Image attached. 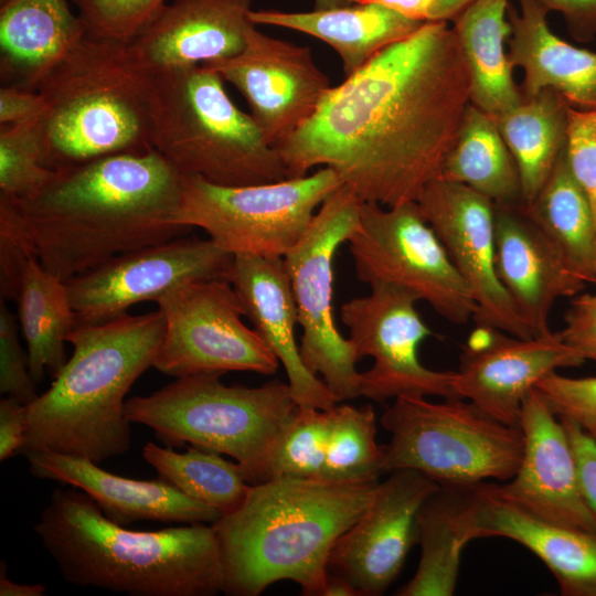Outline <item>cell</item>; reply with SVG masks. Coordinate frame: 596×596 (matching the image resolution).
<instances>
[{
    "label": "cell",
    "mask_w": 596,
    "mask_h": 596,
    "mask_svg": "<svg viewBox=\"0 0 596 596\" xmlns=\"http://www.w3.org/2000/svg\"><path fill=\"white\" fill-rule=\"evenodd\" d=\"M471 79L447 21L427 20L339 84L275 149L287 179L331 168L363 202L416 201L439 178Z\"/></svg>",
    "instance_id": "cell-1"
},
{
    "label": "cell",
    "mask_w": 596,
    "mask_h": 596,
    "mask_svg": "<svg viewBox=\"0 0 596 596\" xmlns=\"http://www.w3.org/2000/svg\"><path fill=\"white\" fill-rule=\"evenodd\" d=\"M54 170L31 198L0 194V214L43 268L64 281L191 230L175 223L181 174L153 148Z\"/></svg>",
    "instance_id": "cell-2"
},
{
    "label": "cell",
    "mask_w": 596,
    "mask_h": 596,
    "mask_svg": "<svg viewBox=\"0 0 596 596\" xmlns=\"http://www.w3.org/2000/svg\"><path fill=\"white\" fill-rule=\"evenodd\" d=\"M379 478H275L252 485L243 503L213 528L223 587L230 596H257L279 581L322 596L337 540L365 512Z\"/></svg>",
    "instance_id": "cell-3"
},
{
    "label": "cell",
    "mask_w": 596,
    "mask_h": 596,
    "mask_svg": "<svg viewBox=\"0 0 596 596\" xmlns=\"http://www.w3.org/2000/svg\"><path fill=\"white\" fill-rule=\"evenodd\" d=\"M33 531L64 581L76 586L131 596L222 593L212 524L131 531L109 520L84 491L56 488Z\"/></svg>",
    "instance_id": "cell-4"
},
{
    "label": "cell",
    "mask_w": 596,
    "mask_h": 596,
    "mask_svg": "<svg viewBox=\"0 0 596 596\" xmlns=\"http://www.w3.org/2000/svg\"><path fill=\"white\" fill-rule=\"evenodd\" d=\"M166 321L157 310L75 326L71 358L28 408V434L18 455L50 450L100 464L129 451L126 395L153 365Z\"/></svg>",
    "instance_id": "cell-5"
},
{
    "label": "cell",
    "mask_w": 596,
    "mask_h": 596,
    "mask_svg": "<svg viewBox=\"0 0 596 596\" xmlns=\"http://www.w3.org/2000/svg\"><path fill=\"white\" fill-rule=\"evenodd\" d=\"M155 72L130 42L87 32L39 78V119L51 169L151 149Z\"/></svg>",
    "instance_id": "cell-6"
},
{
    "label": "cell",
    "mask_w": 596,
    "mask_h": 596,
    "mask_svg": "<svg viewBox=\"0 0 596 596\" xmlns=\"http://www.w3.org/2000/svg\"><path fill=\"white\" fill-rule=\"evenodd\" d=\"M151 147L181 175L220 185L287 179L277 150L233 103L221 75L205 65L155 72Z\"/></svg>",
    "instance_id": "cell-7"
},
{
    "label": "cell",
    "mask_w": 596,
    "mask_h": 596,
    "mask_svg": "<svg viewBox=\"0 0 596 596\" xmlns=\"http://www.w3.org/2000/svg\"><path fill=\"white\" fill-rule=\"evenodd\" d=\"M221 375L180 376L149 395L132 396L125 403L126 417L170 447L189 443L232 457L251 485L267 481L275 444L299 406L288 383L226 385Z\"/></svg>",
    "instance_id": "cell-8"
},
{
    "label": "cell",
    "mask_w": 596,
    "mask_h": 596,
    "mask_svg": "<svg viewBox=\"0 0 596 596\" xmlns=\"http://www.w3.org/2000/svg\"><path fill=\"white\" fill-rule=\"evenodd\" d=\"M391 434L383 471L413 469L441 487L468 488L487 479L509 481L523 454L520 427L503 424L471 402L400 396L381 417Z\"/></svg>",
    "instance_id": "cell-9"
},
{
    "label": "cell",
    "mask_w": 596,
    "mask_h": 596,
    "mask_svg": "<svg viewBox=\"0 0 596 596\" xmlns=\"http://www.w3.org/2000/svg\"><path fill=\"white\" fill-rule=\"evenodd\" d=\"M340 185L328 167L300 178L237 187L181 175L175 223L202 228L232 255L284 257Z\"/></svg>",
    "instance_id": "cell-10"
},
{
    "label": "cell",
    "mask_w": 596,
    "mask_h": 596,
    "mask_svg": "<svg viewBox=\"0 0 596 596\" xmlns=\"http://www.w3.org/2000/svg\"><path fill=\"white\" fill-rule=\"evenodd\" d=\"M363 201L340 185L319 206L301 240L284 256L302 329L300 354L305 365L321 375L339 402L360 395L354 347L334 320V257L360 225Z\"/></svg>",
    "instance_id": "cell-11"
},
{
    "label": "cell",
    "mask_w": 596,
    "mask_h": 596,
    "mask_svg": "<svg viewBox=\"0 0 596 596\" xmlns=\"http://www.w3.org/2000/svg\"><path fill=\"white\" fill-rule=\"evenodd\" d=\"M347 243L360 281L405 288L458 326L473 319L472 295L416 201L362 202L360 225Z\"/></svg>",
    "instance_id": "cell-12"
},
{
    "label": "cell",
    "mask_w": 596,
    "mask_h": 596,
    "mask_svg": "<svg viewBox=\"0 0 596 596\" xmlns=\"http://www.w3.org/2000/svg\"><path fill=\"white\" fill-rule=\"evenodd\" d=\"M166 321L153 361L174 376L248 371L270 375L279 361L260 336L243 321V305L226 279L180 284L157 301Z\"/></svg>",
    "instance_id": "cell-13"
},
{
    "label": "cell",
    "mask_w": 596,
    "mask_h": 596,
    "mask_svg": "<svg viewBox=\"0 0 596 596\" xmlns=\"http://www.w3.org/2000/svg\"><path fill=\"white\" fill-rule=\"evenodd\" d=\"M370 287L369 295L341 307V320L358 360H374L360 374V395L376 402L400 396L457 397L455 371L428 369L418 358L421 343L434 334L416 309L418 297L391 284Z\"/></svg>",
    "instance_id": "cell-14"
},
{
    "label": "cell",
    "mask_w": 596,
    "mask_h": 596,
    "mask_svg": "<svg viewBox=\"0 0 596 596\" xmlns=\"http://www.w3.org/2000/svg\"><path fill=\"white\" fill-rule=\"evenodd\" d=\"M233 257L211 240L184 235L116 256L65 281L75 326L117 318L180 284L226 279Z\"/></svg>",
    "instance_id": "cell-15"
},
{
    "label": "cell",
    "mask_w": 596,
    "mask_h": 596,
    "mask_svg": "<svg viewBox=\"0 0 596 596\" xmlns=\"http://www.w3.org/2000/svg\"><path fill=\"white\" fill-rule=\"evenodd\" d=\"M416 202L472 295L477 326L519 338L535 337L497 273L494 203L465 184L443 178L429 181Z\"/></svg>",
    "instance_id": "cell-16"
},
{
    "label": "cell",
    "mask_w": 596,
    "mask_h": 596,
    "mask_svg": "<svg viewBox=\"0 0 596 596\" xmlns=\"http://www.w3.org/2000/svg\"><path fill=\"white\" fill-rule=\"evenodd\" d=\"M202 65L237 88L274 148L315 114L331 87L308 46L269 36L254 23L247 26L238 54Z\"/></svg>",
    "instance_id": "cell-17"
},
{
    "label": "cell",
    "mask_w": 596,
    "mask_h": 596,
    "mask_svg": "<svg viewBox=\"0 0 596 596\" xmlns=\"http://www.w3.org/2000/svg\"><path fill=\"white\" fill-rule=\"evenodd\" d=\"M438 488L416 470L391 471L365 512L334 543L328 574L344 578L360 596L382 595L417 543V513Z\"/></svg>",
    "instance_id": "cell-18"
},
{
    "label": "cell",
    "mask_w": 596,
    "mask_h": 596,
    "mask_svg": "<svg viewBox=\"0 0 596 596\" xmlns=\"http://www.w3.org/2000/svg\"><path fill=\"white\" fill-rule=\"evenodd\" d=\"M584 363L560 332L525 339L477 326L462 347L453 387L457 397L503 424L519 427L523 401L539 381L557 369Z\"/></svg>",
    "instance_id": "cell-19"
},
{
    "label": "cell",
    "mask_w": 596,
    "mask_h": 596,
    "mask_svg": "<svg viewBox=\"0 0 596 596\" xmlns=\"http://www.w3.org/2000/svg\"><path fill=\"white\" fill-rule=\"evenodd\" d=\"M519 427L522 458L515 475L499 485L501 491L540 519L596 533L568 434L535 387L523 401Z\"/></svg>",
    "instance_id": "cell-20"
},
{
    "label": "cell",
    "mask_w": 596,
    "mask_h": 596,
    "mask_svg": "<svg viewBox=\"0 0 596 596\" xmlns=\"http://www.w3.org/2000/svg\"><path fill=\"white\" fill-rule=\"evenodd\" d=\"M226 280L244 315L283 364L299 407L329 409L339 403L327 384L305 365L295 329L297 308L284 257L234 255Z\"/></svg>",
    "instance_id": "cell-21"
},
{
    "label": "cell",
    "mask_w": 596,
    "mask_h": 596,
    "mask_svg": "<svg viewBox=\"0 0 596 596\" xmlns=\"http://www.w3.org/2000/svg\"><path fill=\"white\" fill-rule=\"evenodd\" d=\"M494 234L501 284L532 333H549L554 304L578 295L586 283L566 267L523 203H494Z\"/></svg>",
    "instance_id": "cell-22"
},
{
    "label": "cell",
    "mask_w": 596,
    "mask_h": 596,
    "mask_svg": "<svg viewBox=\"0 0 596 596\" xmlns=\"http://www.w3.org/2000/svg\"><path fill=\"white\" fill-rule=\"evenodd\" d=\"M29 471L88 494L113 522L127 526L139 521L213 524L221 513L195 501L166 479L135 480L114 475L88 459L34 450L25 454Z\"/></svg>",
    "instance_id": "cell-23"
},
{
    "label": "cell",
    "mask_w": 596,
    "mask_h": 596,
    "mask_svg": "<svg viewBox=\"0 0 596 596\" xmlns=\"http://www.w3.org/2000/svg\"><path fill=\"white\" fill-rule=\"evenodd\" d=\"M255 0H170L130 42L153 72L238 54Z\"/></svg>",
    "instance_id": "cell-24"
},
{
    "label": "cell",
    "mask_w": 596,
    "mask_h": 596,
    "mask_svg": "<svg viewBox=\"0 0 596 596\" xmlns=\"http://www.w3.org/2000/svg\"><path fill=\"white\" fill-rule=\"evenodd\" d=\"M473 538L502 536L535 554L564 596H596V533L540 519L509 499L498 483L471 488Z\"/></svg>",
    "instance_id": "cell-25"
},
{
    "label": "cell",
    "mask_w": 596,
    "mask_h": 596,
    "mask_svg": "<svg viewBox=\"0 0 596 596\" xmlns=\"http://www.w3.org/2000/svg\"><path fill=\"white\" fill-rule=\"evenodd\" d=\"M520 10L509 4L511 34L508 57L524 71L520 86L523 99L551 88L570 106L596 109V53L576 47L549 28L547 10L536 0H519Z\"/></svg>",
    "instance_id": "cell-26"
},
{
    "label": "cell",
    "mask_w": 596,
    "mask_h": 596,
    "mask_svg": "<svg viewBox=\"0 0 596 596\" xmlns=\"http://www.w3.org/2000/svg\"><path fill=\"white\" fill-rule=\"evenodd\" d=\"M88 32L67 0H6L0 3L2 86L34 91L42 74Z\"/></svg>",
    "instance_id": "cell-27"
},
{
    "label": "cell",
    "mask_w": 596,
    "mask_h": 596,
    "mask_svg": "<svg viewBox=\"0 0 596 596\" xmlns=\"http://www.w3.org/2000/svg\"><path fill=\"white\" fill-rule=\"evenodd\" d=\"M248 19L255 25L291 29L326 42L339 54L347 76L425 22L375 3H349L308 12L252 10Z\"/></svg>",
    "instance_id": "cell-28"
},
{
    "label": "cell",
    "mask_w": 596,
    "mask_h": 596,
    "mask_svg": "<svg viewBox=\"0 0 596 596\" xmlns=\"http://www.w3.org/2000/svg\"><path fill=\"white\" fill-rule=\"evenodd\" d=\"M508 6L509 0H473L453 20L470 74V103L490 116L523 100L504 50L511 34Z\"/></svg>",
    "instance_id": "cell-29"
},
{
    "label": "cell",
    "mask_w": 596,
    "mask_h": 596,
    "mask_svg": "<svg viewBox=\"0 0 596 596\" xmlns=\"http://www.w3.org/2000/svg\"><path fill=\"white\" fill-rule=\"evenodd\" d=\"M421 560L415 575L398 596H451L456 589L464 546L473 539L471 487H441L417 513Z\"/></svg>",
    "instance_id": "cell-30"
},
{
    "label": "cell",
    "mask_w": 596,
    "mask_h": 596,
    "mask_svg": "<svg viewBox=\"0 0 596 596\" xmlns=\"http://www.w3.org/2000/svg\"><path fill=\"white\" fill-rule=\"evenodd\" d=\"M568 104L553 89L491 116L517 164L522 201L536 196L566 147Z\"/></svg>",
    "instance_id": "cell-31"
},
{
    "label": "cell",
    "mask_w": 596,
    "mask_h": 596,
    "mask_svg": "<svg viewBox=\"0 0 596 596\" xmlns=\"http://www.w3.org/2000/svg\"><path fill=\"white\" fill-rule=\"evenodd\" d=\"M524 210L566 267L584 283L596 284V223L589 201L572 174L565 150Z\"/></svg>",
    "instance_id": "cell-32"
},
{
    "label": "cell",
    "mask_w": 596,
    "mask_h": 596,
    "mask_svg": "<svg viewBox=\"0 0 596 596\" xmlns=\"http://www.w3.org/2000/svg\"><path fill=\"white\" fill-rule=\"evenodd\" d=\"M15 301L29 371L38 385L45 371L55 377L65 365L64 343L75 327V315L65 281L43 268L35 256L24 266Z\"/></svg>",
    "instance_id": "cell-33"
},
{
    "label": "cell",
    "mask_w": 596,
    "mask_h": 596,
    "mask_svg": "<svg viewBox=\"0 0 596 596\" xmlns=\"http://www.w3.org/2000/svg\"><path fill=\"white\" fill-rule=\"evenodd\" d=\"M439 178L465 184L496 204L523 203L519 171L493 119L471 103Z\"/></svg>",
    "instance_id": "cell-34"
},
{
    "label": "cell",
    "mask_w": 596,
    "mask_h": 596,
    "mask_svg": "<svg viewBox=\"0 0 596 596\" xmlns=\"http://www.w3.org/2000/svg\"><path fill=\"white\" fill-rule=\"evenodd\" d=\"M142 457L159 477L189 498L215 509L221 517L234 512L252 486L236 461L196 446L180 454L149 441L142 448Z\"/></svg>",
    "instance_id": "cell-35"
},
{
    "label": "cell",
    "mask_w": 596,
    "mask_h": 596,
    "mask_svg": "<svg viewBox=\"0 0 596 596\" xmlns=\"http://www.w3.org/2000/svg\"><path fill=\"white\" fill-rule=\"evenodd\" d=\"M383 445L376 443V419L371 405L336 404L327 409L324 479L379 478Z\"/></svg>",
    "instance_id": "cell-36"
},
{
    "label": "cell",
    "mask_w": 596,
    "mask_h": 596,
    "mask_svg": "<svg viewBox=\"0 0 596 596\" xmlns=\"http://www.w3.org/2000/svg\"><path fill=\"white\" fill-rule=\"evenodd\" d=\"M39 119L0 129V194L28 199L40 192L54 175Z\"/></svg>",
    "instance_id": "cell-37"
},
{
    "label": "cell",
    "mask_w": 596,
    "mask_h": 596,
    "mask_svg": "<svg viewBox=\"0 0 596 596\" xmlns=\"http://www.w3.org/2000/svg\"><path fill=\"white\" fill-rule=\"evenodd\" d=\"M326 447L327 409L299 407L275 444L269 465V480L323 478Z\"/></svg>",
    "instance_id": "cell-38"
},
{
    "label": "cell",
    "mask_w": 596,
    "mask_h": 596,
    "mask_svg": "<svg viewBox=\"0 0 596 596\" xmlns=\"http://www.w3.org/2000/svg\"><path fill=\"white\" fill-rule=\"evenodd\" d=\"M93 35L131 42L170 0H71Z\"/></svg>",
    "instance_id": "cell-39"
},
{
    "label": "cell",
    "mask_w": 596,
    "mask_h": 596,
    "mask_svg": "<svg viewBox=\"0 0 596 596\" xmlns=\"http://www.w3.org/2000/svg\"><path fill=\"white\" fill-rule=\"evenodd\" d=\"M551 411L588 430L596 424V376L568 377L556 371L535 385Z\"/></svg>",
    "instance_id": "cell-40"
},
{
    "label": "cell",
    "mask_w": 596,
    "mask_h": 596,
    "mask_svg": "<svg viewBox=\"0 0 596 596\" xmlns=\"http://www.w3.org/2000/svg\"><path fill=\"white\" fill-rule=\"evenodd\" d=\"M566 159L585 192L596 223V109L567 106Z\"/></svg>",
    "instance_id": "cell-41"
},
{
    "label": "cell",
    "mask_w": 596,
    "mask_h": 596,
    "mask_svg": "<svg viewBox=\"0 0 596 596\" xmlns=\"http://www.w3.org/2000/svg\"><path fill=\"white\" fill-rule=\"evenodd\" d=\"M0 392L29 405L36 397V384L30 371L28 353L21 348L15 316L0 304Z\"/></svg>",
    "instance_id": "cell-42"
},
{
    "label": "cell",
    "mask_w": 596,
    "mask_h": 596,
    "mask_svg": "<svg viewBox=\"0 0 596 596\" xmlns=\"http://www.w3.org/2000/svg\"><path fill=\"white\" fill-rule=\"evenodd\" d=\"M563 320L562 340L585 361L596 363V292L574 296Z\"/></svg>",
    "instance_id": "cell-43"
},
{
    "label": "cell",
    "mask_w": 596,
    "mask_h": 596,
    "mask_svg": "<svg viewBox=\"0 0 596 596\" xmlns=\"http://www.w3.org/2000/svg\"><path fill=\"white\" fill-rule=\"evenodd\" d=\"M574 449L586 501L596 515V441L577 423L558 417Z\"/></svg>",
    "instance_id": "cell-44"
},
{
    "label": "cell",
    "mask_w": 596,
    "mask_h": 596,
    "mask_svg": "<svg viewBox=\"0 0 596 596\" xmlns=\"http://www.w3.org/2000/svg\"><path fill=\"white\" fill-rule=\"evenodd\" d=\"M28 434V408L18 398L6 395L0 401V460L18 455Z\"/></svg>",
    "instance_id": "cell-45"
},
{
    "label": "cell",
    "mask_w": 596,
    "mask_h": 596,
    "mask_svg": "<svg viewBox=\"0 0 596 596\" xmlns=\"http://www.w3.org/2000/svg\"><path fill=\"white\" fill-rule=\"evenodd\" d=\"M44 99L36 91L12 86H1V126L17 125L40 119L44 113Z\"/></svg>",
    "instance_id": "cell-46"
},
{
    "label": "cell",
    "mask_w": 596,
    "mask_h": 596,
    "mask_svg": "<svg viewBox=\"0 0 596 596\" xmlns=\"http://www.w3.org/2000/svg\"><path fill=\"white\" fill-rule=\"evenodd\" d=\"M543 8L560 12L570 34L581 42L596 36V0H536Z\"/></svg>",
    "instance_id": "cell-47"
},
{
    "label": "cell",
    "mask_w": 596,
    "mask_h": 596,
    "mask_svg": "<svg viewBox=\"0 0 596 596\" xmlns=\"http://www.w3.org/2000/svg\"><path fill=\"white\" fill-rule=\"evenodd\" d=\"M350 3H375L409 19L427 21L434 0H349Z\"/></svg>",
    "instance_id": "cell-48"
},
{
    "label": "cell",
    "mask_w": 596,
    "mask_h": 596,
    "mask_svg": "<svg viewBox=\"0 0 596 596\" xmlns=\"http://www.w3.org/2000/svg\"><path fill=\"white\" fill-rule=\"evenodd\" d=\"M46 588L42 584H18L9 579L7 564L0 565V596H44Z\"/></svg>",
    "instance_id": "cell-49"
},
{
    "label": "cell",
    "mask_w": 596,
    "mask_h": 596,
    "mask_svg": "<svg viewBox=\"0 0 596 596\" xmlns=\"http://www.w3.org/2000/svg\"><path fill=\"white\" fill-rule=\"evenodd\" d=\"M473 0H434L428 20H454Z\"/></svg>",
    "instance_id": "cell-50"
},
{
    "label": "cell",
    "mask_w": 596,
    "mask_h": 596,
    "mask_svg": "<svg viewBox=\"0 0 596 596\" xmlns=\"http://www.w3.org/2000/svg\"><path fill=\"white\" fill-rule=\"evenodd\" d=\"M322 596H360V594L344 578L328 574Z\"/></svg>",
    "instance_id": "cell-51"
},
{
    "label": "cell",
    "mask_w": 596,
    "mask_h": 596,
    "mask_svg": "<svg viewBox=\"0 0 596 596\" xmlns=\"http://www.w3.org/2000/svg\"><path fill=\"white\" fill-rule=\"evenodd\" d=\"M349 0H315V9L323 10L349 4Z\"/></svg>",
    "instance_id": "cell-52"
},
{
    "label": "cell",
    "mask_w": 596,
    "mask_h": 596,
    "mask_svg": "<svg viewBox=\"0 0 596 596\" xmlns=\"http://www.w3.org/2000/svg\"><path fill=\"white\" fill-rule=\"evenodd\" d=\"M596 441V424L589 428L588 430H586Z\"/></svg>",
    "instance_id": "cell-53"
},
{
    "label": "cell",
    "mask_w": 596,
    "mask_h": 596,
    "mask_svg": "<svg viewBox=\"0 0 596 596\" xmlns=\"http://www.w3.org/2000/svg\"><path fill=\"white\" fill-rule=\"evenodd\" d=\"M6 0H0V3L4 2Z\"/></svg>",
    "instance_id": "cell-54"
}]
</instances>
